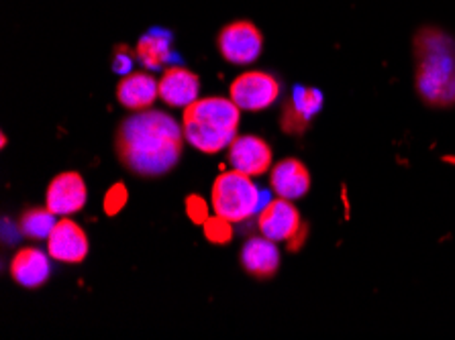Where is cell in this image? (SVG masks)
Returning a JSON list of instances; mask_svg holds the SVG:
<instances>
[{
	"label": "cell",
	"mask_w": 455,
	"mask_h": 340,
	"mask_svg": "<svg viewBox=\"0 0 455 340\" xmlns=\"http://www.w3.org/2000/svg\"><path fill=\"white\" fill-rule=\"evenodd\" d=\"M184 129L164 110L148 108L133 113L115 130V155L135 178H164L180 163L184 154Z\"/></svg>",
	"instance_id": "1"
},
{
	"label": "cell",
	"mask_w": 455,
	"mask_h": 340,
	"mask_svg": "<svg viewBox=\"0 0 455 340\" xmlns=\"http://www.w3.org/2000/svg\"><path fill=\"white\" fill-rule=\"evenodd\" d=\"M415 88L427 107L455 104V39L439 27H423L412 41Z\"/></svg>",
	"instance_id": "2"
},
{
	"label": "cell",
	"mask_w": 455,
	"mask_h": 340,
	"mask_svg": "<svg viewBox=\"0 0 455 340\" xmlns=\"http://www.w3.org/2000/svg\"><path fill=\"white\" fill-rule=\"evenodd\" d=\"M239 123L241 108L225 96H206L182 110L186 143L204 155L229 149L239 135Z\"/></svg>",
	"instance_id": "3"
},
{
	"label": "cell",
	"mask_w": 455,
	"mask_h": 340,
	"mask_svg": "<svg viewBox=\"0 0 455 340\" xmlns=\"http://www.w3.org/2000/svg\"><path fill=\"white\" fill-rule=\"evenodd\" d=\"M211 208L217 217L243 225L261 210V192L251 176L237 170L219 173L211 187Z\"/></svg>",
	"instance_id": "4"
},
{
	"label": "cell",
	"mask_w": 455,
	"mask_h": 340,
	"mask_svg": "<svg viewBox=\"0 0 455 340\" xmlns=\"http://www.w3.org/2000/svg\"><path fill=\"white\" fill-rule=\"evenodd\" d=\"M217 50L227 64L250 66L264 51V33L251 20H231L217 35Z\"/></svg>",
	"instance_id": "5"
},
{
	"label": "cell",
	"mask_w": 455,
	"mask_h": 340,
	"mask_svg": "<svg viewBox=\"0 0 455 340\" xmlns=\"http://www.w3.org/2000/svg\"><path fill=\"white\" fill-rule=\"evenodd\" d=\"M280 94V80L264 69H250V72L239 74L229 86V99L245 113H264L278 102Z\"/></svg>",
	"instance_id": "6"
},
{
	"label": "cell",
	"mask_w": 455,
	"mask_h": 340,
	"mask_svg": "<svg viewBox=\"0 0 455 340\" xmlns=\"http://www.w3.org/2000/svg\"><path fill=\"white\" fill-rule=\"evenodd\" d=\"M325 96L321 90L310 86H294L280 108V129L284 135H305L310 121L323 110Z\"/></svg>",
	"instance_id": "7"
},
{
	"label": "cell",
	"mask_w": 455,
	"mask_h": 340,
	"mask_svg": "<svg viewBox=\"0 0 455 340\" xmlns=\"http://www.w3.org/2000/svg\"><path fill=\"white\" fill-rule=\"evenodd\" d=\"M47 253L58 263L80 265L91 253V241L78 222L70 217H61L47 237Z\"/></svg>",
	"instance_id": "8"
},
{
	"label": "cell",
	"mask_w": 455,
	"mask_h": 340,
	"mask_svg": "<svg viewBox=\"0 0 455 340\" xmlns=\"http://www.w3.org/2000/svg\"><path fill=\"white\" fill-rule=\"evenodd\" d=\"M227 162L233 170L259 178L264 173H270L274 165V149L264 137L237 135L227 149Z\"/></svg>",
	"instance_id": "9"
},
{
	"label": "cell",
	"mask_w": 455,
	"mask_h": 340,
	"mask_svg": "<svg viewBox=\"0 0 455 340\" xmlns=\"http://www.w3.org/2000/svg\"><path fill=\"white\" fill-rule=\"evenodd\" d=\"M88 187L78 171H61L55 176L45 190V206L55 217H72L84 210Z\"/></svg>",
	"instance_id": "10"
},
{
	"label": "cell",
	"mask_w": 455,
	"mask_h": 340,
	"mask_svg": "<svg viewBox=\"0 0 455 340\" xmlns=\"http://www.w3.org/2000/svg\"><path fill=\"white\" fill-rule=\"evenodd\" d=\"M255 225H258L259 234H264L266 239L286 242L300 231L305 222H302L300 210L292 204V200L275 196L272 202L261 206Z\"/></svg>",
	"instance_id": "11"
},
{
	"label": "cell",
	"mask_w": 455,
	"mask_h": 340,
	"mask_svg": "<svg viewBox=\"0 0 455 340\" xmlns=\"http://www.w3.org/2000/svg\"><path fill=\"white\" fill-rule=\"evenodd\" d=\"M116 100L129 113L148 110L160 99V80L149 69H133L116 84Z\"/></svg>",
	"instance_id": "12"
},
{
	"label": "cell",
	"mask_w": 455,
	"mask_h": 340,
	"mask_svg": "<svg viewBox=\"0 0 455 340\" xmlns=\"http://www.w3.org/2000/svg\"><path fill=\"white\" fill-rule=\"evenodd\" d=\"M201 99V78L196 72L172 64L162 69L160 100L170 108H186Z\"/></svg>",
	"instance_id": "13"
},
{
	"label": "cell",
	"mask_w": 455,
	"mask_h": 340,
	"mask_svg": "<svg viewBox=\"0 0 455 340\" xmlns=\"http://www.w3.org/2000/svg\"><path fill=\"white\" fill-rule=\"evenodd\" d=\"M11 280L25 289H37L50 281L52 257L37 247H23L12 255Z\"/></svg>",
	"instance_id": "14"
},
{
	"label": "cell",
	"mask_w": 455,
	"mask_h": 340,
	"mask_svg": "<svg viewBox=\"0 0 455 340\" xmlns=\"http://www.w3.org/2000/svg\"><path fill=\"white\" fill-rule=\"evenodd\" d=\"M239 263L243 272L253 280H272L280 269V249L274 241L266 239L264 234L251 237L241 247Z\"/></svg>",
	"instance_id": "15"
},
{
	"label": "cell",
	"mask_w": 455,
	"mask_h": 340,
	"mask_svg": "<svg viewBox=\"0 0 455 340\" xmlns=\"http://www.w3.org/2000/svg\"><path fill=\"white\" fill-rule=\"evenodd\" d=\"M270 187L275 196L286 200H300L310 192V171L300 159L286 157L274 163L270 170Z\"/></svg>",
	"instance_id": "16"
},
{
	"label": "cell",
	"mask_w": 455,
	"mask_h": 340,
	"mask_svg": "<svg viewBox=\"0 0 455 340\" xmlns=\"http://www.w3.org/2000/svg\"><path fill=\"white\" fill-rule=\"evenodd\" d=\"M135 53L143 69L160 72V69L172 66V61L176 59L174 35L162 29V27H154L137 41Z\"/></svg>",
	"instance_id": "17"
},
{
	"label": "cell",
	"mask_w": 455,
	"mask_h": 340,
	"mask_svg": "<svg viewBox=\"0 0 455 340\" xmlns=\"http://www.w3.org/2000/svg\"><path fill=\"white\" fill-rule=\"evenodd\" d=\"M55 214L47 206L27 208L17 220L19 233L31 241H47L55 226Z\"/></svg>",
	"instance_id": "18"
},
{
	"label": "cell",
	"mask_w": 455,
	"mask_h": 340,
	"mask_svg": "<svg viewBox=\"0 0 455 340\" xmlns=\"http://www.w3.org/2000/svg\"><path fill=\"white\" fill-rule=\"evenodd\" d=\"M203 231L206 241L212 242V245H229L233 241V222L220 218L217 214L204 220Z\"/></svg>",
	"instance_id": "19"
},
{
	"label": "cell",
	"mask_w": 455,
	"mask_h": 340,
	"mask_svg": "<svg viewBox=\"0 0 455 340\" xmlns=\"http://www.w3.org/2000/svg\"><path fill=\"white\" fill-rule=\"evenodd\" d=\"M129 202V190L125 184L116 182L107 190L105 200H102V210L107 217H116Z\"/></svg>",
	"instance_id": "20"
},
{
	"label": "cell",
	"mask_w": 455,
	"mask_h": 340,
	"mask_svg": "<svg viewBox=\"0 0 455 340\" xmlns=\"http://www.w3.org/2000/svg\"><path fill=\"white\" fill-rule=\"evenodd\" d=\"M135 61H137V53L135 50H131L127 43L115 45L113 53H110V67H113V72L119 75L133 72Z\"/></svg>",
	"instance_id": "21"
},
{
	"label": "cell",
	"mask_w": 455,
	"mask_h": 340,
	"mask_svg": "<svg viewBox=\"0 0 455 340\" xmlns=\"http://www.w3.org/2000/svg\"><path fill=\"white\" fill-rule=\"evenodd\" d=\"M186 208V217L190 218V222H195V225H204V220L211 217L209 214V202L203 196H198V194H190L188 198H186L184 202Z\"/></svg>",
	"instance_id": "22"
},
{
	"label": "cell",
	"mask_w": 455,
	"mask_h": 340,
	"mask_svg": "<svg viewBox=\"0 0 455 340\" xmlns=\"http://www.w3.org/2000/svg\"><path fill=\"white\" fill-rule=\"evenodd\" d=\"M308 231H310V228H308V225L305 222V225H302V228H300V231L296 233L291 241H286V249H288V253H299L300 249L307 245Z\"/></svg>",
	"instance_id": "23"
}]
</instances>
